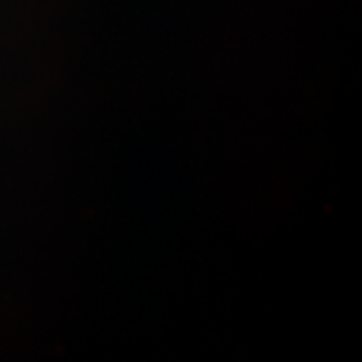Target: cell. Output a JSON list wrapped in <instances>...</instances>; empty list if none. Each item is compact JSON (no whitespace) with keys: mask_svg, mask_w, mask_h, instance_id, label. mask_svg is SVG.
Masks as SVG:
<instances>
[]
</instances>
